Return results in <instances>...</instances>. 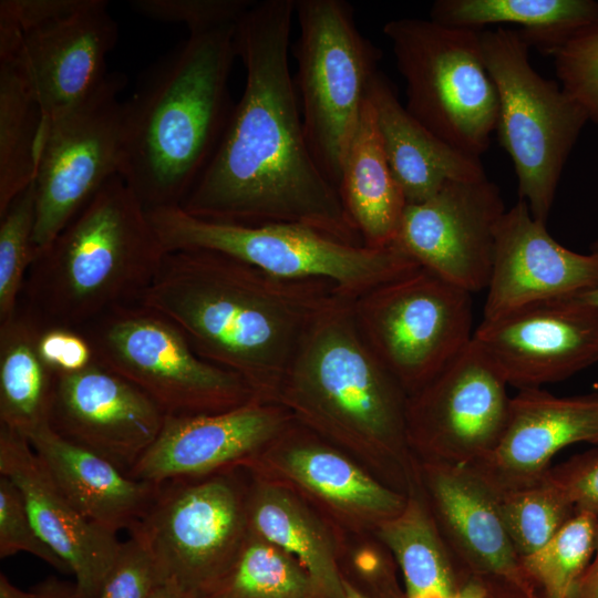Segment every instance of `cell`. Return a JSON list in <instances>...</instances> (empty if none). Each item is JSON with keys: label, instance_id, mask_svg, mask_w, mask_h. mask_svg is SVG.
<instances>
[{"label": "cell", "instance_id": "obj_1", "mask_svg": "<svg viewBox=\"0 0 598 598\" xmlns=\"http://www.w3.org/2000/svg\"><path fill=\"white\" fill-rule=\"evenodd\" d=\"M295 0L255 1L236 23L243 94L202 177L179 206L210 221L298 224L363 245L308 147L289 69Z\"/></svg>", "mask_w": 598, "mask_h": 598}, {"label": "cell", "instance_id": "obj_2", "mask_svg": "<svg viewBox=\"0 0 598 598\" xmlns=\"http://www.w3.org/2000/svg\"><path fill=\"white\" fill-rule=\"evenodd\" d=\"M336 292L324 280L282 279L217 251L177 249L138 303L176 326L199 357L277 402L306 330Z\"/></svg>", "mask_w": 598, "mask_h": 598}, {"label": "cell", "instance_id": "obj_3", "mask_svg": "<svg viewBox=\"0 0 598 598\" xmlns=\"http://www.w3.org/2000/svg\"><path fill=\"white\" fill-rule=\"evenodd\" d=\"M235 28L189 35L123 102L120 175L146 209L181 206L220 143L235 106Z\"/></svg>", "mask_w": 598, "mask_h": 598}, {"label": "cell", "instance_id": "obj_4", "mask_svg": "<svg viewBox=\"0 0 598 598\" xmlns=\"http://www.w3.org/2000/svg\"><path fill=\"white\" fill-rule=\"evenodd\" d=\"M352 302L336 292L323 303L285 373L277 402L309 430L373 457L408 494L417 482L406 432L408 395L363 340Z\"/></svg>", "mask_w": 598, "mask_h": 598}, {"label": "cell", "instance_id": "obj_5", "mask_svg": "<svg viewBox=\"0 0 598 598\" xmlns=\"http://www.w3.org/2000/svg\"><path fill=\"white\" fill-rule=\"evenodd\" d=\"M166 252L147 209L115 175L34 259L24 307L44 329L79 331L138 303Z\"/></svg>", "mask_w": 598, "mask_h": 598}, {"label": "cell", "instance_id": "obj_6", "mask_svg": "<svg viewBox=\"0 0 598 598\" xmlns=\"http://www.w3.org/2000/svg\"><path fill=\"white\" fill-rule=\"evenodd\" d=\"M167 251L205 249L288 280H324L355 299L420 266L396 244L352 245L298 224L243 226L200 219L179 206L147 209Z\"/></svg>", "mask_w": 598, "mask_h": 598}, {"label": "cell", "instance_id": "obj_7", "mask_svg": "<svg viewBox=\"0 0 598 598\" xmlns=\"http://www.w3.org/2000/svg\"><path fill=\"white\" fill-rule=\"evenodd\" d=\"M383 33L405 82L408 112L442 141L480 158L498 117L481 31L402 18L388 21Z\"/></svg>", "mask_w": 598, "mask_h": 598}, {"label": "cell", "instance_id": "obj_8", "mask_svg": "<svg viewBox=\"0 0 598 598\" xmlns=\"http://www.w3.org/2000/svg\"><path fill=\"white\" fill-rule=\"evenodd\" d=\"M484 61L498 96L496 132L512 159L519 199L547 224L565 164L585 124L580 104L529 61L515 30L481 31Z\"/></svg>", "mask_w": 598, "mask_h": 598}, {"label": "cell", "instance_id": "obj_9", "mask_svg": "<svg viewBox=\"0 0 598 598\" xmlns=\"http://www.w3.org/2000/svg\"><path fill=\"white\" fill-rule=\"evenodd\" d=\"M299 105L310 153L339 189L343 162L382 53L343 0H295ZM339 192V190H338Z\"/></svg>", "mask_w": 598, "mask_h": 598}, {"label": "cell", "instance_id": "obj_10", "mask_svg": "<svg viewBox=\"0 0 598 598\" xmlns=\"http://www.w3.org/2000/svg\"><path fill=\"white\" fill-rule=\"evenodd\" d=\"M96 363L144 392L165 416L214 414L258 398L245 380L199 357L181 330L141 303L79 330Z\"/></svg>", "mask_w": 598, "mask_h": 598}, {"label": "cell", "instance_id": "obj_11", "mask_svg": "<svg viewBox=\"0 0 598 598\" xmlns=\"http://www.w3.org/2000/svg\"><path fill=\"white\" fill-rule=\"evenodd\" d=\"M357 327L408 396L473 339L471 292L419 267L353 299Z\"/></svg>", "mask_w": 598, "mask_h": 598}, {"label": "cell", "instance_id": "obj_12", "mask_svg": "<svg viewBox=\"0 0 598 598\" xmlns=\"http://www.w3.org/2000/svg\"><path fill=\"white\" fill-rule=\"evenodd\" d=\"M130 534L147 546L166 580L202 598L248 535L246 498L223 474L171 480Z\"/></svg>", "mask_w": 598, "mask_h": 598}, {"label": "cell", "instance_id": "obj_13", "mask_svg": "<svg viewBox=\"0 0 598 598\" xmlns=\"http://www.w3.org/2000/svg\"><path fill=\"white\" fill-rule=\"evenodd\" d=\"M126 79L109 73L82 104L42 131L35 174L34 259L120 175ZM34 261V260H33Z\"/></svg>", "mask_w": 598, "mask_h": 598}, {"label": "cell", "instance_id": "obj_14", "mask_svg": "<svg viewBox=\"0 0 598 598\" xmlns=\"http://www.w3.org/2000/svg\"><path fill=\"white\" fill-rule=\"evenodd\" d=\"M498 368L474 340L408 396L406 432L421 460L471 465L497 444L511 396Z\"/></svg>", "mask_w": 598, "mask_h": 598}, {"label": "cell", "instance_id": "obj_15", "mask_svg": "<svg viewBox=\"0 0 598 598\" xmlns=\"http://www.w3.org/2000/svg\"><path fill=\"white\" fill-rule=\"evenodd\" d=\"M505 212L487 177L451 181L431 198L406 204L395 243L420 267L472 293L487 287Z\"/></svg>", "mask_w": 598, "mask_h": 598}, {"label": "cell", "instance_id": "obj_16", "mask_svg": "<svg viewBox=\"0 0 598 598\" xmlns=\"http://www.w3.org/2000/svg\"><path fill=\"white\" fill-rule=\"evenodd\" d=\"M473 339L508 385L540 388L598 361V308L579 296L540 301L482 320Z\"/></svg>", "mask_w": 598, "mask_h": 598}, {"label": "cell", "instance_id": "obj_17", "mask_svg": "<svg viewBox=\"0 0 598 598\" xmlns=\"http://www.w3.org/2000/svg\"><path fill=\"white\" fill-rule=\"evenodd\" d=\"M417 486L465 586L530 589L522 557L501 517L496 494L470 466L420 460Z\"/></svg>", "mask_w": 598, "mask_h": 598}, {"label": "cell", "instance_id": "obj_18", "mask_svg": "<svg viewBox=\"0 0 598 598\" xmlns=\"http://www.w3.org/2000/svg\"><path fill=\"white\" fill-rule=\"evenodd\" d=\"M165 417L144 392L95 361L55 372L50 426L125 473L156 440Z\"/></svg>", "mask_w": 598, "mask_h": 598}, {"label": "cell", "instance_id": "obj_19", "mask_svg": "<svg viewBox=\"0 0 598 598\" xmlns=\"http://www.w3.org/2000/svg\"><path fill=\"white\" fill-rule=\"evenodd\" d=\"M546 225L533 217L522 199L502 216L483 320L540 301L578 297L598 287V256L567 249Z\"/></svg>", "mask_w": 598, "mask_h": 598}, {"label": "cell", "instance_id": "obj_20", "mask_svg": "<svg viewBox=\"0 0 598 598\" xmlns=\"http://www.w3.org/2000/svg\"><path fill=\"white\" fill-rule=\"evenodd\" d=\"M292 420L285 406L261 399L220 413L166 416L127 474L153 484L215 474L257 454Z\"/></svg>", "mask_w": 598, "mask_h": 598}, {"label": "cell", "instance_id": "obj_21", "mask_svg": "<svg viewBox=\"0 0 598 598\" xmlns=\"http://www.w3.org/2000/svg\"><path fill=\"white\" fill-rule=\"evenodd\" d=\"M598 444V393L558 396L540 388L511 399L496 446L470 466L494 492L540 483L553 457L577 443Z\"/></svg>", "mask_w": 598, "mask_h": 598}, {"label": "cell", "instance_id": "obj_22", "mask_svg": "<svg viewBox=\"0 0 598 598\" xmlns=\"http://www.w3.org/2000/svg\"><path fill=\"white\" fill-rule=\"evenodd\" d=\"M106 7V1L91 0L71 16L22 32L21 58L42 113V131L106 80V56L118 37Z\"/></svg>", "mask_w": 598, "mask_h": 598}, {"label": "cell", "instance_id": "obj_23", "mask_svg": "<svg viewBox=\"0 0 598 598\" xmlns=\"http://www.w3.org/2000/svg\"><path fill=\"white\" fill-rule=\"evenodd\" d=\"M0 475L20 491L43 542L68 565L81 598H99L118 553L115 533L86 518L61 492L29 440L0 425Z\"/></svg>", "mask_w": 598, "mask_h": 598}, {"label": "cell", "instance_id": "obj_24", "mask_svg": "<svg viewBox=\"0 0 598 598\" xmlns=\"http://www.w3.org/2000/svg\"><path fill=\"white\" fill-rule=\"evenodd\" d=\"M29 442L69 501L90 520L117 534L128 532L151 507L159 484L131 477L102 456L69 442L50 425Z\"/></svg>", "mask_w": 598, "mask_h": 598}, {"label": "cell", "instance_id": "obj_25", "mask_svg": "<svg viewBox=\"0 0 598 598\" xmlns=\"http://www.w3.org/2000/svg\"><path fill=\"white\" fill-rule=\"evenodd\" d=\"M368 97L386 159L406 204L431 198L451 181L487 177L478 157L456 150L417 122L381 71L373 78Z\"/></svg>", "mask_w": 598, "mask_h": 598}, {"label": "cell", "instance_id": "obj_26", "mask_svg": "<svg viewBox=\"0 0 598 598\" xmlns=\"http://www.w3.org/2000/svg\"><path fill=\"white\" fill-rule=\"evenodd\" d=\"M293 422L295 419L278 436V463L288 478L377 525L403 509L405 494L377 481L333 448L300 433Z\"/></svg>", "mask_w": 598, "mask_h": 598}, {"label": "cell", "instance_id": "obj_27", "mask_svg": "<svg viewBox=\"0 0 598 598\" xmlns=\"http://www.w3.org/2000/svg\"><path fill=\"white\" fill-rule=\"evenodd\" d=\"M338 190L364 246L386 248L395 243L406 202L386 159L369 97L349 145Z\"/></svg>", "mask_w": 598, "mask_h": 598}, {"label": "cell", "instance_id": "obj_28", "mask_svg": "<svg viewBox=\"0 0 598 598\" xmlns=\"http://www.w3.org/2000/svg\"><path fill=\"white\" fill-rule=\"evenodd\" d=\"M21 45L22 31L0 18V214L35 179L43 124Z\"/></svg>", "mask_w": 598, "mask_h": 598}, {"label": "cell", "instance_id": "obj_29", "mask_svg": "<svg viewBox=\"0 0 598 598\" xmlns=\"http://www.w3.org/2000/svg\"><path fill=\"white\" fill-rule=\"evenodd\" d=\"M430 19L482 31L489 24H516L529 47L546 54L598 24L595 0H437Z\"/></svg>", "mask_w": 598, "mask_h": 598}, {"label": "cell", "instance_id": "obj_30", "mask_svg": "<svg viewBox=\"0 0 598 598\" xmlns=\"http://www.w3.org/2000/svg\"><path fill=\"white\" fill-rule=\"evenodd\" d=\"M43 330L23 306L0 322V425L28 440L50 425L55 372L39 353Z\"/></svg>", "mask_w": 598, "mask_h": 598}, {"label": "cell", "instance_id": "obj_31", "mask_svg": "<svg viewBox=\"0 0 598 598\" xmlns=\"http://www.w3.org/2000/svg\"><path fill=\"white\" fill-rule=\"evenodd\" d=\"M377 530L401 570L405 598H456L465 587L417 485L406 494L403 509Z\"/></svg>", "mask_w": 598, "mask_h": 598}, {"label": "cell", "instance_id": "obj_32", "mask_svg": "<svg viewBox=\"0 0 598 598\" xmlns=\"http://www.w3.org/2000/svg\"><path fill=\"white\" fill-rule=\"evenodd\" d=\"M248 530L295 558L320 598H347L342 573L319 524L290 494L257 486L246 498Z\"/></svg>", "mask_w": 598, "mask_h": 598}, {"label": "cell", "instance_id": "obj_33", "mask_svg": "<svg viewBox=\"0 0 598 598\" xmlns=\"http://www.w3.org/2000/svg\"><path fill=\"white\" fill-rule=\"evenodd\" d=\"M202 598H320L307 570L283 550L248 535L228 569Z\"/></svg>", "mask_w": 598, "mask_h": 598}, {"label": "cell", "instance_id": "obj_34", "mask_svg": "<svg viewBox=\"0 0 598 598\" xmlns=\"http://www.w3.org/2000/svg\"><path fill=\"white\" fill-rule=\"evenodd\" d=\"M598 516L576 511L538 550L522 557V567L535 598H571L590 563L597 543Z\"/></svg>", "mask_w": 598, "mask_h": 598}, {"label": "cell", "instance_id": "obj_35", "mask_svg": "<svg viewBox=\"0 0 598 598\" xmlns=\"http://www.w3.org/2000/svg\"><path fill=\"white\" fill-rule=\"evenodd\" d=\"M495 494L503 523L520 557L546 545L576 513L570 501L545 478L528 487Z\"/></svg>", "mask_w": 598, "mask_h": 598}, {"label": "cell", "instance_id": "obj_36", "mask_svg": "<svg viewBox=\"0 0 598 598\" xmlns=\"http://www.w3.org/2000/svg\"><path fill=\"white\" fill-rule=\"evenodd\" d=\"M35 182L0 214V322L18 310L19 296L34 260Z\"/></svg>", "mask_w": 598, "mask_h": 598}, {"label": "cell", "instance_id": "obj_37", "mask_svg": "<svg viewBox=\"0 0 598 598\" xmlns=\"http://www.w3.org/2000/svg\"><path fill=\"white\" fill-rule=\"evenodd\" d=\"M561 87L598 125V24L582 31L551 54Z\"/></svg>", "mask_w": 598, "mask_h": 598}, {"label": "cell", "instance_id": "obj_38", "mask_svg": "<svg viewBox=\"0 0 598 598\" xmlns=\"http://www.w3.org/2000/svg\"><path fill=\"white\" fill-rule=\"evenodd\" d=\"M252 0H132L140 14L163 22L183 23L189 35L236 24Z\"/></svg>", "mask_w": 598, "mask_h": 598}, {"label": "cell", "instance_id": "obj_39", "mask_svg": "<svg viewBox=\"0 0 598 598\" xmlns=\"http://www.w3.org/2000/svg\"><path fill=\"white\" fill-rule=\"evenodd\" d=\"M27 553L63 574L68 565L39 536L16 484L0 475V558Z\"/></svg>", "mask_w": 598, "mask_h": 598}, {"label": "cell", "instance_id": "obj_40", "mask_svg": "<svg viewBox=\"0 0 598 598\" xmlns=\"http://www.w3.org/2000/svg\"><path fill=\"white\" fill-rule=\"evenodd\" d=\"M166 578L147 546L135 535L121 543L99 598H150Z\"/></svg>", "mask_w": 598, "mask_h": 598}, {"label": "cell", "instance_id": "obj_41", "mask_svg": "<svg viewBox=\"0 0 598 598\" xmlns=\"http://www.w3.org/2000/svg\"><path fill=\"white\" fill-rule=\"evenodd\" d=\"M575 506L598 516V448L551 465L545 477Z\"/></svg>", "mask_w": 598, "mask_h": 598}, {"label": "cell", "instance_id": "obj_42", "mask_svg": "<svg viewBox=\"0 0 598 598\" xmlns=\"http://www.w3.org/2000/svg\"><path fill=\"white\" fill-rule=\"evenodd\" d=\"M38 349L43 362L59 373L76 372L94 362L89 341L76 330L44 329L39 338Z\"/></svg>", "mask_w": 598, "mask_h": 598}, {"label": "cell", "instance_id": "obj_43", "mask_svg": "<svg viewBox=\"0 0 598 598\" xmlns=\"http://www.w3.org/2000/svg\"><path fill=\"white\" fill-rule=\"evenodd\" d=\"M91 0H1L0 17L11 20L22 32L71 16Z\"/></svg>", "mask_w": 598, "mask_h": 598}, {"label": "cell", "instance_id": "obj_44", "mask_svg": "<svg viewBox=\"0 0 598 598\" xmlns=\"http://www.w3.org/2000/svg\"><path fill=\"white\" fill-rule=\"evenodd\" d=\"M571 598H598V527L594 556L577 581Z\"/></svg>", "mask_w": 598, "mask_h": 598}, {"label": "cell", "instance_id": "obj_45", "mask_svg": "<svg viewBox=\"0 0 598 598\" xmlns=\"http://www.w3.org/2000/svg\"><path fill=\"white\" fill-rule=\"evenodd\" d=\"M35 598H81L74 582L51 576L32 587Z\"/></svg>", "mask_w": 598, "mask_h": 598}, {"label": "cell", "instance_id": "obj_46", "mask_svg": "<svg viewBox=\"0 0 598 598\" xmlns=\"http://www.w3.org/2000/svg\"><path fill=\"white\" fill-rule=\"evenodd\" d=\"M456 598H535L533 592L523 588L482 589L467 584Z\"/></svg>", "mask_w": 598, "mask_h": 598}, {"label": "cell", "instance_id": "obj_47", "mask_svg": "<svg viewBox=\"0 0 598 598\" xmlns=\"http://www.w3.org/2000/svg\"><path fill=\"white\" fill-rule=\"evenodd\" d=\"M0 598H35V594L32 588L28 591L20 589L0 573Z\"/></svg>", "mask_w": 598, "mask_h": 598}, {"label": "cell", "instance_id": "obj_48", "mask_svg": "<svg viewBox=\"0 0 598 598\" xmlns=\"http://www.w3.org/2000/svg\"><path fill=\"white\" fill-rule=\"evenodd\" d=\"M150 598H190L176 582L167 580Z\"/></svg>", "mask_w": 598, "mask_h": 598}, {"label": "cell", "instance_id": "obj_49", "mask_svg": "<svg viewBox=\"0 0 598 598\" xmlns=\"http://www.w3.org/2000/svg\"><path fill=\"white\" fill-rule=\"evenodd\" d=\"M343 587L347 598H370L367 595H364L360 589L354 587L349 580L346 578L343 579ZM423 598H444L441 596H427Z\"/></svg>", "mask_w": 598, "mask_h": 598}, {"label": "cell", "instance_id": "obj_50", "mask_svg": "<svg viewBox=\"0 0 598 598\" xmlns=\"http://www.w3.org/2000/svg\"><path fill=\"white\" fill-rule=\"evenodd\" d=\"M579 297L598 308V287L586 293L580 295Z\"/></svg>", "mask_w": 598, "mask_h": 598}, {"label": "cell", "instance_id": "obj_51", "mask_svg": "<svg viewBox=\"0 0 598 598\" xmlns=\"http://www.w3.org/2000/svg\"><path fill=\"white\" fill-rule=\"evenodd\" d=\"M590 252L598 256V238L590 245Z\"/></svg>", "mask_w": 598, "mask_h": 598}]
</instances>
